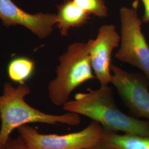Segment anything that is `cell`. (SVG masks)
I'll list each match as a JSON object with an SVG mask.
<instances>
[{"instance_id": "cell-1", "label": "cell", "mask_w": 149, "mask_h": 149, "mask_svg": "<svg viewBox=\"0 0 149 149\" xmlns=\"http://www.w3.org/2000/svg\"><path fill=\"white\" fill-rule=\"evenodd\" d=\"M63 107L66 112L85 116L99 123L106 130L149 136V121L122 112L115 101L113 88L108 85L78 93L74 100L67 102Z\"/></svg>"}, {"instance_id": "cell-2", "label": "cell", "mask_w": 149, "mask_h": 149, "mask_svg": "<svg viewBox=\"0 0 149 149\" xmlns=\"http://www.w3.org/2000/svg\"><path fill=\"white\" fill-rule=\"evenodd\" d=\"M31 92V88L26 83L17 87L8 82L4 84L0 95V148L11 138L13 130L24 125L43 123L75 126L81 122L80 115L76 113L52 114L33 107L25 101Z\"/></svg>"}, {"instance_id": "cell-3", "label": "cell", "mask_w": 149, "mask_h": 149, "mask_svg": "<svg viewBox=\"0 0 149 149\" xmlns=\"http://www.w3.org/2000/svg\"><path fill=\"white\" fill-rule=\"evenodd\" d=\"M56 77L48 85V96L56 106H63L71 93L88 80L96 79L93 74L88 44L74 42L59 58Z\"/></svg>"}, {"instance_id": "cell-4", "label": "cell", "mask_w": 149, "mask_h": 149, "mask_svg": "<svg viewBox=\"0 0 149 149\" xmlns=\"http://www.w3.org/2000/svg\"><path fill=\"white\" fill-rule=\"evenodd\" d=\"M138 4L136 0L132 7L120 9V45L115 58L138 68L149 82V45L141 31L143 21L138 14Z\"/></svg>"}, {"instance_id": "cell-5", "label": "cell", "mask_w": 149, "mask_h": 149, "mask_svg": "<svg viewBox=\"0 0 149 149\" xmlns=\"http://www.w3.org/2000/svg\"><path fill=\"white\" fill-rule=\"evenodd\" d=\"M19 136L32 149H85L102 142L104 129L92 121L77 132L65 134H43L29 125L17 129Z\"/></svg>"}, {"instance_id": "cell-6", "label": "cell", "mask_w": 149, "mask_h": 149, "mask_svg": "<svg viewBox=\"0 0 149 149\" xmlns=\"http://www.w3.org/2000/svg\"><path fill=\"white\" fill-rule=\"evenodd\" d=\"M111 84L129 112L149 121V82L143 73L130 72L111 64Z\"/></svg>"}, {"instance_id": "cell-7", "label": "cell", "mask_w": 149, "mask_h": 149, "mask_svg": "<svg viewBox=\"0 0 149 149\" xmlns=\"http://www.w3.org/2000/svg\"><path fill=\"white\" fill-rule=\"evenodd\" d=\"M87 43L92 69L101 85L111 82V61L113 50L119 47L120 35L114 24H104L98 29L95 39Z\"/></svg>"}, {"instance_id": "cell-8", "label": "cell", "mask_w": 149, "mask_h": 149, "mask_svg": "<svg viewBox=\"0 0 149 149\" xmlns=\"http://www.w3.org/2000/svg\"><path fill=\"white\" fill-rule=\"evenodd\" d=\"M0 19L6 27L21 26L39 39H45L57 23L56 14H31L22 10L12 0H0Z\"/></svg>"}, {"instance_id": "cell-9", "label": "cell", "mask_w": 149, "mask_h": 149, "mask_svg": "<svg viewBox=\"0 0 149 149\" xmlns=\"http://www.w3.org/2000/svg\"><path fill=\"white\" fill-rule=\"evenodd\" d=\"M56 26L63 37L68 36L70 29L82 27L91 19V15L81 8L73 0H65L56 6Z\"/></svg>"}, {"instance_id": "cell-10", "label": "cell", "mask_w": 149, "mask_h": 149, "mask_svg": "<svg viewBox=\"0 0 149 149\" xmlns=\"http://www.w3.org/2000/svg\"><path fill=\"white\" fill-rule=\"evenodd\" d=\"M102 143L116 149H149V136L119 134L105 129Z\"/></svg>"}, {"instance_id": "cell-11", "label": "cell", "mask_w": 149, "mask_h": 149, "mask_svg": "<svg viewBox=\"0 0 149 149\" xmlns=\"http://www.w3.org/2000/svg\"><path fill=\"white\" fill-rule=\"evenodd\" d=\"M35 62L26 57H18L12 59L7 67V74L10 80L19 84H25L33 74Z\"/></svg>"}, {"instance_id": "cell-12", "label": "cell", "mask_w": 149, "mask_h": 149, "mask_svg": "<svg viewBox=\"0 0 149 149\" xmlns=\"http://www.w3.org/2000/svg\"><path fill=\"white\" fill-rule=\"evenodd\" d=\"M74 3L90 15L98 18H105L108 10L105 0H73Z\"/></svg>"}, {"instance_id": "cell-13", "label": "cell", "mask_w": 149, "mask_h": 149, "mask_svg": "<svg viewBox=\"0 0 149 149\" xmlns=\"http://www.w3.org/2000/svg\"><path fill=\"white\" fill-rule=\"evenodd\" d=\"M0 149H32L30 148L20 136L16 138H10Z\"/></svg>"}, {"instance_id": "cell-14", "label": "cell", "mask_w": 149, "mask_h": 149, "mask_svg": "<svg viewBox=\"0 0 149 149\" xmlns=\"http://www.w3.org/2000/svg\"><path fill=\"white\" fill-rule=\"evenodd\" d=\"M144 7V14L142 21L145 23L149 22V0H140Z\"/></svg>"}, {"instance_id": "cell-15", "label": "cell", "mask_w": 149, "mask_h": 149, "mask_svg": "<svg viewBox=\"0 0 149 149\" xmlns=\"http://www.w3.org/2000/svg\"><path fill=\"white\" fill-rule=\"evenodd\" d=\"M85 149H116L111 148V147H109L108 146L106 145V144L103 143H98V144H96L95 145H93L92 146H91L90 148H86Z\"/></svg>"}, {"instance_id": "cell-16", "label": "cell", "mask_w": 149, "mask_h": 149, "mask_svg": "<svg viewBox=\"0 0 149 149\" xmlns=\"http://www.w3.org/2000/svg\"><path fill=\"white\" fill-rule=\"evenodd\" d=\"M0 121H1V118H0Z\"/></svg>"}]
</instances>
